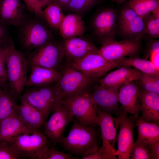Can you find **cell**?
<instances>
[{
    "mask_svg": "<svg viewBox=\"0 0 159 159\" xmlns=\"http://www.w3.org/2000/svg\"><path fill=\"white\" fill-rule=\"evenodd\" d=\"M117 14L111 8L105 9L95 17L92 26L94 34L101 41L114 39L117 33Z\"/></svg>",
    "mask_w": 159,
    "mask_h": 159,
    "instance_id": "2e32d148",
    "label": "cell"
},
{
    "mask_svg": "<svg viewBox=\"0 0 159 159\" xmlns=\"http://www.w3.org/2000/svg\"><path fill=\"white\" fill-rule=\"evenodd\" d=\"M136 126L138 135L134 144L143 142L151 145L159 142V124L139 117L136 119Z\"/></svg>",
    "mask_w": 159,
    "mask_h": 159,
    "instance_id": "484cf974",
    "label": "cell"
},
{
    "mask_svg": "<svg viewBox=\"0 0 159 159\" xmlns=\"http://www.w3.org/2000/svg\"><path fill=\"white\" fill-rule=\"evenodd\" d=\"M97 127L81 124L74 120L67 136L59 143L68 153L83 157L97 151L100 147V132Z\"/></svg>",
    "mask_w": 159,
    "mask_h": 159,
    "instance_id": "6da1fadb",
    "label": "cell"
},
{
    "mask_svg": "<svg viewBox=\"0 0 159 159\" xmlns=\"http://www.w3.org/2000/svg\"><path fill=\"white\" fill-rule=\"evenodd\" d=\"M43 12L44 19L50 27L59 30L65 16L60 6L54 1L46 7Z\"/></svg>",
    "mask_w": 159,
    "mask_h": 159,
    "instance_id": "83f0119b",
    "label": "cell"
},
{
    "mask_svg": "<svg viewBox=\"0 0 159 159\" xmlns=\"http://www.w3.org/2000/svg\"><path fill=\"white\" fill-rule=\"evenodd\" d=\"M1 0H0V2H1Z\"/></svg>",
    "mask_w": 159,
    "mask_h": 159,
    "instance_id": "c3c4849f",
    "label": "cell"
},
{
    "mask_svg": "<svg viewBox=\"0 0 159 159\" xmlns=\"http://www.w3.org/2000/svg\"><path fill=\"white\" fill-rule=\"evenodd\" d=\"M82 159H104L102 155L97 151L89 154L82 157Z\"/></svg>",
    "mask_w": 159,
    "mask_h": 159,
    "instance_id": "b9f144b4",
    "label": "cell"
},
{
    "mask_svg": "<svg viewBox=\"0 0 159 159\" xmlns=\"http://www.w3.org/2000/svg\"><path fill=\"white\" fill-rule=\"evenodd\" d=\"M149 145L151 159H159V142Z\"/></svg>",
    "mask_w": 159,
    "mask_h": 159,
    "instance_id": "60d3db41",
    "label": "cell"
},
{
    "mask_svg": "<svg viewBox=\"0 0 159 159\" xmlns=\"http://www.w3.org/2000/svg\"><path fill=\"white\" fill-rule=\"evenodd\" d=\"M78 157L58 150L55 146L47 148L37 159H76Z\"/></svg>",
    "mask_w": 159,
    "mask_h": 159,
    "instance_id": "e575fe53",
    "label": "cell"
},
{
    "mask_svg": "<svg viewBox=\"0 0 159 159\" xmlns=\"http://www.w3.org/2000/svg\"><path fill=\"white\" fill-rule=\"evenodd\" d=\"M5 86H4L2 84H1V83L0 82V89L4 87Z\"/></svg>",
    "mask_w": 159,
    "mask_h": 159,
    "instance_id": "7dc6e473",
    "label": "cell"
},
{
    "mask_svg": "<svg viewBox=\"0 0 159 159\" xmlns=\"http://www.w3.org/2000/svg\"><path fill=\"white\" fill-rule=\"evenodd\" d=\"M65 57L69 63L80 59L92 53H97L98 50L91 42L79 37L65 39L63 43Z\"/></svg>",
    "mask_w": 159,
    "mask_h": 159,
    "instance_id": "ac0fdd59",
    "label": "cell"
},
{
    "mask_svg": "<svg viewBox=\"0 0 159 159\" xmlns=\"http://www.w3.org/2000/svg\"><path fill=\"white\" fill-rule=\"evenodd\" d=\"M122 66L133 67L141 72L151 74L159 75V69L151 61L137 57H130L120 59Z\"/></svg>",
    "mask_w": 159,
    "mask_h": 159,
    "instance_id": "f1b7e54d",
    "label": "cell"
},
{
    "mask_svg": "<svg viewBox=\"0 0 159 159\" xmlns=\"http://www.w3.org/2000/svg\"><path fill=\"white\" fill-rule=\"evenodd\" d=\"M102 46L99 54L108 60L118 59L135 54L140 48L139 41L126 39L118 42L115 39L101 41Z\"/></svg>",
    "mask_w": 159,
    "mask_h": 159,
    "instance_id": "4fadbf2b",
    "label": "cell"
},
{
    "mask_svg": "<svg viewBox=\"0 0 159 159\" xmlns=\"http://www.w3.org/2000/svg\"><path fill=\"white\" fill-rule=\"evenodd\" d=\"M31 73L26 84L27 88L45 86L56 83L61 75L58 70L42 67L30 66Z\"/></svg>",
    "mask_w": 159,
    "mask_h": 159,
    "instance_id": "603a6c76",
    "label": "cell"
},
{
    "mask_svg": "<svg viewBox=\"0 0 159 159\" xmlns=\"http://www.w3.org/2000/svg\"><path fill=\"white\" fill-rule=\"evenodd\" d=\"M138 97L143 120L159 123V95L140 87Z\"/></svg>",
    "mask_w": 159,
    "mask_h": 159,
    "instance_id": "7402d4cb",
    "label": "cell"
},
{
    "mask_svg": "<svg viewBox=\"0 0 159 159\" xmlns=\"http://www.w3.org/2000/svg\"><path fill=\"white\" fill-rule=\"evenodd\" d=\"M96 112L99 118V126L100 128V137L102 145L98 150L104 159H116L115 149L117 141V132L119 129L120 116L114 117L97 107Z\"/></svg>",
    "mask_w": 159,
    "mask_h": 159,
    "instance_id": "8992f818",
    "label": "cell"
},
{
    "mask_svg": "<svg viewBox=\"0 0 159 159\" xmlns=\"http://www.w3.org/2000/svg\"><path fill=\"white\" fill-rule=\"evenodd\" d=\"M120 87L97 85L90 93L99 108L112 115L117 116L119 111L118 94Z\"/></svg>",
    "mask_w": 159,
    "mask_h": 159,
    "instance_id": "e0dca14e",
    "label": "cell"
},
{
    "mask_svg": "<svg viewBox=\"0 0 159 159\" xmlns=\"http://www.w3.org/2000/svg\"><path fill=\"white\" fill-rule=\"evenodd\" d=\"M22 1L28 11L42 18H44L43 10L39 6L35 0H22Z\"/></svg>",
    "mask_w": 159,
    "mask_h": 159,
    "instance_id": "f35d334b",
    "label": "cell"
},
{
    "mask_svg": "<svg viewBox=\"0 0 159 159\" xmlns=\"http://www.w3.org/2000/svg\"><path fill=\"white\" fill-rule=\"evenodd\" d=\"M123 114L120 116L117 135V149L116 156L118 159H130V153L135 142L133 132L136 125V119L132 115Z\"/></svg>",
    "mask_w": 159,
    "mask_h": 159,
    "instance_id": "7c38bea8",
    "label": "cell"
},
{
    "mask_svg": "<svg viewBox=\"0 0 159 159\" xmlns=\"http://www.w3.org/2000/svg\"><path fill=\"white\" fill-rule=\"evenodd\" d=\"M6 26L0 23V48L6 49L14 44Z\"/></svg>",
    "mask_w": 159,
    "mask_h": 159,
    "instance_id": "8d00e7d4",
    "label": "cell"
},
{
    "mask_svg": "<svg viewBox=\"0 0 159 159\" xmlns=\"http://www.w3.org/2000/svg\"><path fill=\"white\" fill-rule=\"evenodd\" d=\"M22 0H1L0 23L7 26H17L24 19L26 7Z\"/></svg>",
    "mask_w": 159,
    "mask_h": 159,
    "instance_id": "d6986e66",
    "label": "cell"
},
{
    "mask_svg": "<svg viewBox=\"0 0 159 159\" xmlns=\"http://www.w3.org/2000/svg\"><path fill=\"white\" fill-rule=\"evenodd\" d=\"M29 53L27 59L30 66L37 65L56 69L65 57L63 43L52 39Z\"/></svg>",
    "mask_w": 159,
    "mask_h": 159,
    "instance_id": "ba28073f",
    "label": "cell"
},
{
    "mask_svg": "<svg viewBox=\"0 0 159 159\" xmlns=\"http://www.w3.org/2000/svg\"><path fill=\"white\" fill-rule=\"evenodd\" d=\"M99 1V0H70L66 10L80 14L91 8Z\"/></svg>",
    "mask_w": 159,
    "mask_h": 159,
    "instance_id": "d6a6232c",
    "label": "cell"
},
{
    "mask_svg": "<svg viewBox=\"0 0 159 159\" xmlns=\"http://www.w3.org/2000/svg\"><path fill=\"white\" fill-rule=\"evenodd\" d=\"M150 61L159 69V52H154L150 56Z\"/></svg>",
    "mask_w": 159,
    "mask_h": 159,
    "instance_id": "7bdbcfd3",
    "label": "cell"
},
{
    "mask_svg": "<svg viewBox=\"0 0 159 159\" xmlns=\"http://www.w3.org/2000/svg\"><path fill=\"white\" fill-rule=\"evenodd\" d=\"M63 9L66 10L70 0H54Z\"/></svg>",
    "mask_w": 159,
    "mask_h": 159,
    "instance_id": "ee69618b",
    "label": "cell"
},
{
    "mask_svg": "<svg viewBox=\"0 0 159 159\" xmlns=\"http://www.w3.org/2000/svg\"><path fill=\"white\" fill-rule=\"evenodd\" d=\"M15 98L5 86L0 89V122L17 112L19 105L17 103Z\"/></svg>",
    "mask_w": 159,
    "mask_h": 159,
    "instance_id": "4316f807",
    "label": "cell"
},
{
    "mask_svg": "<svg viewBox=\"0 0 159 159\" xmlns=\"http://www.w3.org/2000/svg\"><path fill=\"white\" fill-rule=\"evenodd\" d=\"M56 83L62 99L86 92L93 81L69 65L66 66Z\"/></svg>",
    "mask_w": 159,
    "mask_h": 159,
    "instance_id": "9c48e42d",
    "label": "cell"
},
{
    "mask_svg": "<svg viewBox=\"0 0 159 159\" xmlns=\"http://www.w3.org/2000/svg\"><path fill=\"white\" fill-rule=\"evenodd\" d=\"M8 141L22 158L32 159H37L49 147L51 142L46 135L39 130L32 134L17 135Z\"/></svg>",
    "mask_w": 159,
    "mask_h": 159,
    "instance_id": "52a82bcc",
    "label": "cell"
},
{
    "mask_svg": "<svg viewBox=\"0 0 159 159\" xmlns=\"http://www.w3.org/2000/svg\"><path fill=\"white\" fill-rule=\"evenodd\" d=\"M118 25L127 39L139 41L146 34L144 20L129 6L121 11Z\"/></svg>",
    "mask_w": 159,
    "mask_h": 159,
    "instance_id": "5bb4252c",
    "label": "cell"
},
{
    "mask_svg": "<svg viewBox=\"0 0 159 159\" xmlns=\"http://www.w3.org/2000/svg\"><path fill=\"white\" fill-rule=\"evenodd\" d=\"M120 59L108 60L99 53H92L69 64L93 81L103 76L110 70L122 66Z\"/></svg>",
    "mask_w": 159,
    "mask_h": 159,
    "instance_id": "30bf717a",
    "label": "cell"
},
{
    "mask_svg": "<svg viewBox=\"0 0 159 159\" xmlns=\"http://www.w3.org/2000/svg\"><path fill=\"white\" fill-rule=\"evenodd\" d=\"M61 102L81 124L99 126V118L96 111L97 105L90 92L63 98Z\"/></svg>",
    "mask_w": 159,
    "mask_h": 159,
    "instance_id": "5b68a950",
    "label": "cell"
},
{
    "mask_svg": "<svg viewBox=\"0 0 159 159\" xmlns=\"http://www.w3.org/2000/svg\"><path fill=\"white\" fill-rule=\"evenodd\" d=\"M136 81L142 89L159 95V75L141 72L140 78Z\"/></svg>",
    "mask_w": 159,
    "mask_h": 159,
    "instance_id": "4dcf8cb0",
    "label": "cell"
},
{
    "mask_svg": "<svg viewBox=\"0 0 159 159\" xmlns=\"http://www.w3.org/2000/svg\"><path fill=\"white\" fill-rule=\"evenodd\" d=\"M128 6L144 18L159 8V0H130Z\"/></svg>",
    "mask_w": 159,
    "mask_h": 159,
    "instance_id": "f546056e",
    "label": "cell"
},
{
    "mask_svg": "<svg viewBox=\"0 0 159 159\" xmlns=\"http://www.w3.org/2000/svg\"><path fill=\"white\" fill-rule=\"evenodd\" d=\"M59 30L60 35L65 39L82 36L86 29L80 15L73 13L64 16Z\"/></svg>",
    "mask_w": 159,
    "mask_h": 159,
    "instance_id": "d4e9b609",
    "label": "cell"
},
{
    "mask_svg": "<svg viewBox=\"0 0 159 159\" xmlns=\"http://www.w3.org/2000/svg\"><path fill=\"white\" fill-rule=\"evenodd\" d=\"M150 39L147 44L144 59H147L154 52H159V40L154 39Z\"/></svg>",
    "mask_w": 159,
    "mask_h": 159,
    "instance_id": "ab89813d",
    "label": "cell"
},
{
    "mask_svg": "<svg viewBox=\"0 0 159 159\" xmlns=\"http://www.w3.org/2000/svg\"><path fill=\"white\" fill-rule=\"evenodd\" d=\"M22 159L8 141L0 142V159Z\"/></svg>",
    "mask_w": 159,
    "mask_h": 159,
    "instance_id": "d590c367",
    "label": "cell"
},
{
    "mask_svg": "<svg viewBox=\"0 0 159 159\" xmlns=\"http://www.w3.org/2000/svg\"><path fill=\"white\" fill-rule=\"evenodd\" d=\"M141 72L132 67L122 66L109 73L98 81L99 85L106 87H119L122 85L137 80Z\"/></svg>",
    "mask_w": 159,
    "mask_h": 159,
    "instance_id": "44dd1931",
    "label": "cell"
},
{
    "mask_svg": "<svg viewBox=\"0 0 159 159\" xmlns=\"http://www.w3.org/2000/svg\"><path fill=\"white\" fill-rule=\"evenodd\" d=\"M44 19L34 14L33 17L26 14L17 26L19 38L22 48L29 52L52 39L51 29L44 23Z\"/></svg>",
    "mask_w": 159,
    "mask_h": 159,
    "instance_id": "7a4b0ae2",
    "label": "cell"
},
{
    "mask_svg": "<svg viewBox=\"0 0 159 159\" xmlns=\"http://www.w3.org/2000/svg\"><path fill=\"white\" fill-rule=\"evenodd\" d=\"M27 88L22 94L21 98L38 110L47 121L62 99L56 83Z\"/></svg>",
    "mask_w": 159,
    "mask_h": 159,
    "instance_id": "277c9868",
    "label": "cell"
},
{
    "mask_svg": "<svg viewBox=\"0 0 159 159\" xmlns=\"http://www.w3.org/2000/svg\"><path fill=\"white\" fill-rule=\"evenodd\" d=\"M112 1H115L118 4H120L123 3L126 0H111Z\"/></svg>",
    "mask_w": 159,
    "mask_h": 159,
    "instance_id": "bcb514c9",
    "label": "cell"
},
{
    "mask_svg": "<svg viewBox=\"0 0 159 159\" xmlns=\"http://www.w3.org/2000/svg\"><path fill=\"white\" fill-rule=\"evenodd\" d=\"M19 105L17 113L21 120L29 127L39 130L46 120L42 113L23 99Z\"/></svg>",
    "mask_w": 159,
    "mask_h": 159,
    "instance_id": "cb8c5ba5",
    "label": "cell"
},
{
    "mask_svg": "<svg viewBox=\"0 0 159 159\" xmlns=\"http://www.w3.org/2000/svg\"><path fill=\"white\" fill-rule=\"evenodd\" d=\"M130 159H151L149 144L143 142L134 144L131 149Z\"/></svg>",
    "mask_w": 159,
    "mask_h": 159,
    "instance_id": "836d02e7",
    "label": "cell"
},
{
    "mask_svg": "<svg viewBox=\"0 0 159 159\" xmlns=\"http://www.w3.org/2000/svg\"><path fill=\"white\" fill-rule=\"evenodd\" d=\"M35 1L42 9L43 8L46 7L54 1V0H35Z\"/></svg>",
    "mask_w": 159,
    "mask_h": 159,
    "instance_id": "f6af8a7d",
    "label": "cell"
},
{
    "mask_svg": "<svg viewBox=\"0 0 159 159\" xmlns=\"http://www.w3.org/2000/svg\"><path fill=\"white\" fill-rule=\"evenodd\" d=\"M146 34L150 39L159 37V18L152 13L143 18Z\"/></svg>",
    "mask_w": 159,
    "mask_h": 159,
    "instance_id": "1f68e13d",
    "label": "cell"
},
{
    "mask_svg": "<svg viewBox=\"0 0 159 159\" xmlns=\"http://www.w3.org/2000/svg\"><path fill=\"white\" fill-rule=\"evenodd\" d=\"M6 75L8 89L15 97H20L26 87L29 65L27 59L13 44L7 50L6 58Z\"/></svg>",
    "mask_w": 159,
    "mask_h": 159,
    "instance_id": "3957f363",
    "label": "cell"
},
{
    "mask_svg": "<svg viewBox=\"0 0 159 159\" xmlns=\"http://www.w3.org/2000/svg\"><path fill=\"white\" fill-rule=\"evenodd\" d=\"M8 49L0 48V82L4 86L7 82L6 58Z\"/></svg>",
    "mask_w": 159,
    "mask_h": 159,
    "instance_id": "74e56055",
    "label": "cell"
},
{
    "mask_svg": "<svg viewBox=\"0 0 159 159\" xmlns=\"http://www.w3.org/2000/svg\"><path fill=\"white\" fill-rule=\"evenodd\" d=\"M140 87L136 81L121 85L118 94L119 102L121 106L117 115L123 114H130L135 118L139 117L141 111L140 103L138 97Z\"/></svg>",
    "mask_w": 159,
    "mask_h": 159,
    "instance_id": "9a60e30c",
    "label": "cell"
},
{
    "mask_svg": "<svg viewBox=\"0 0 159 159\" xmlns=\"http://www.w3.org/2000/svg\"><path fill=\"white\" fill-rule=\"evenodd\" d=\"M38 130L27 126L21 120L16 112L0 122V142L8 141L17 135L32 134Z\"/></svg>",
    "mask_w": 159,
    "mask_h": 159,
    "instance_id": "ffe728a7",
    "label": "cell"
},
{
    "mask_svg": "<svg viewBox=\"0 0 159 159\" xmlns=\"http://www.w3.org/2000/svg\"><path fill=\"white\" fill-rule=\"evenodd\" d=\"M49 120L44 123V134L53 146L59 143L66 128L74 117L61 102L57 105Z\"/></svg>",
    "mask_w": 159,
    "mask_h": 159,
    "instance_id": "8fae6325",
    "label": "cell"
}]
</instances>
